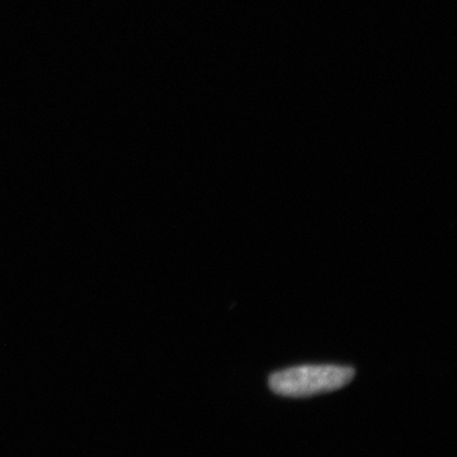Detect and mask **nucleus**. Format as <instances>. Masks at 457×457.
Masks as SVG:
<instances>
[{"label":"nucleus","instance_id":"obj_1","mask_svg":"<svg viewBox=\"0 0 457 457\" xmlns=\"http://www.w3.org/2000/svg\"><path fill=\"white\" fill-rule=\"evenodd\" d=\"M354 369L348 366L306 365L282 370L270 376L273 393L288 398H308L335 392L353 380Z\"/></svg>","mask_w":457,"mask_h":457}]
</instances>
